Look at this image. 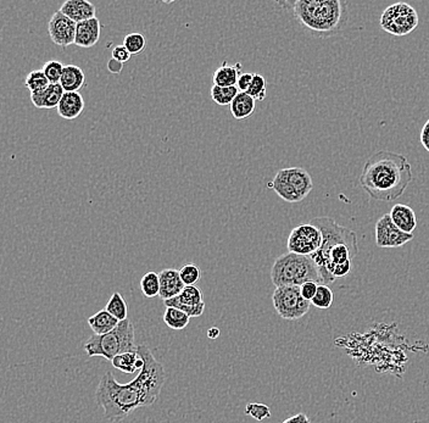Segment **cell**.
Returning <instances> with one entry per match:
<instances>
[{"instance_id":"obj_1","label":"cell","mask_w":429,"mask_h":423,"mask_svg":"<svg viewBox=\"0 0 429 423\" xmlns=\"http://www.w3.org/2000/svg\"><path fill=\"white\" fill-rule=\"evenodd\" d=\"M137 352L144 366L132 382L117 383L114 374L107 372L98 384L95 401L109 421H122L133 411L153 405L166 382L164 366L156 360L151 349L138 345Z\"/></svg>"},{"instance_id":"obj_2","label":"cell","mask_w":429,"mask_h":423,"mask_svg":"<svg viewBox=\"0 0 429 423\" xmlns=\"http://www.w3.org/2000/svg\"><path fill=\"white\" fill-rule=\"evenodd\" d=\"M412 182V166L406 156L396 153H375L363 165L360 184L372 199L396 201Z\"/></svg>"},{"instance_id":"obj_3","label":"cell","mask_w":429,"mask_h":423,"mask_svg":"<svg viewBox=\"0 0 429 423\" xmlns=\"http://www.w3.org/2000/svg\"><path fill=\"white\" fill-rule=\"evenodd\" d=\"M311 225L322 233V246L311 255L319 270L323 285L336 281L334 268L336 265L353 261L358 254V237L354 231L343 227L327 216L312 218Z\"/></svg>"},{"instance_id":"obj_4","label":"cell","mask_w":429,"mask_h":423,"mask_svg":"<svg viewBox=\"0 0 429 423\" xmlns=\"http://www.w3.org/2000/svg\"><path fill=\"white\" fill-rule=\"evenodd\" d=\"M293 11L302 26L321 36L341 31L349 18L348 4L341 0H298Z\"/></svg>"},{"instance_id":"obj_5","label":"cell","mask_w":429,"mask_h":423,"mask_svg":"<svg viewBox=\"0 0 429 423\" xmlns=\"http://www.w3.org/2000/svg\"><path fill=\"white\" fill-rule=\"evenodd\" d=\"M271 281L276 288L284 285H300L306 282L322 283L314 258L306 255L287 253L274 260L271 268Z\"/></svg>"},{"instance_id":"obj_6","label":"cell","mask_w":429,"mask_h":423,"mask_svg":"<svg viewBox=\"0 0 429 423\" xmlns=\"http://www.w3.org/2000/svg\"><path fill=\"white\" fill-rule=\"evenodd\" d=\"M134 342V327L129 318L121 321L115 330L109 333L93 334L84 343V352L89 357H102L112 361L119 354L137 352Z\"/></svg>"},{"instance_id":"obj_7","label":"cell","mask_w":429,"mask_h":423,"mask_svg":"<svg viewBox=\"0 0 429 423\" xmlns=\"http://www.w3.org/2000/svg\"><path fill=\"white\" fill-rule=\"evenodd\" d=\"M272 303L279 316L287 321L300 320L310 310L311 303L301 295L300 287L284 285L276 288Z\"/></svg>"},{"instance_id":"obj_8","label":"cell","mask_w":429,"mask_h":423,"mask_svg":"<svg viewBox=\"0 0 429 423\" xmlns=\"http://www.w3.org/2000/svg\"><path fill=\"white\" fill-rule=\"evenodd\" d=\"M418 26L416 10L406 3L390 5L381 16V27L393 36H406Z\"/></svg>"},{"instance_id":"obj_9","label":"cell","mask_w":429,"mask_h":423,"mask_svg":"<svg viewBox=\"0 0 429 423\" xmlns=\"http://www.w3.org/2000/svg\"><path fill=\"white\" fill-rule=\"evenodd\" d=\"M322 233L319 228L309 223H302L294 228L288 238L289 253L311 256L322 246Z\"/></svg>"},{"instance_id":"obj_10","label":"cell","mask_w":429,"mask_h":423,"mask_svg":"<svg viewBox=\"0 0 429 423\" xmlns=\"http://www.w3.org/2000/svg\"><path fill=\"white\" fill-rule=\"evenodd\" d=\"M375 231L378 248H399L413 239V234H407L394 225L389 214L383 215L377 221Z\"/></svg>"},{"instance_id":"obj_11","label":"cell","mask_w":429,"mask_h":423,"mask_svg":"<svg viewBox=\"0 0 429 423\" xmlns=\"http://www.w3.org/2000/svg\"><path fill=\"white\" fill-rule=\"evenodd\" d=\"M166 308H175L186 312L189 317H199L205 310L203 293L196 285H186L181 294L176 298L165 300Z\"/></svg>"},{"instance_id":"obj_12","label":"cell","mask_w":429,"mask_h":423,"mask_svg":"<svg viewBox=\"0 0 429 423\" xmlns=\"http://www.w3.org/2000/svg\"><path fill=\"white\" fill-rule=\"evenodd\" d=\"M76 30H77V23L72 21L71 18L65 16L60 10L55 11L52 18L49 20V37L54 44L59 45L61 48H67L70 45L75 44Z\"/></svg>"},{"instance_id":"obj_13","label":"cell","mask_w":429,"mask_h":423,"mask_svg":"<svg viewBox=\"0 0 429 423\" xmlns=\"http://www.w3.org/2000/svg\"><path fill=\"white\" fill-rule=\"evenodd\" d=\"M277 174L286 179L290 186H292L298 194L302 198V201L314 188V183L311 179L310 174L300 167H289V169H279Z\"/></svg>"},{"instance_id":"obj_14","label":"cell","mask_w":429,"mask_h":423,"mask_svg":"<svg viewBox=\"0 0 429 423\" xmlns=\"http://www.w3.org/2000/svg\"><path fill=\"white\" fill-rule=\"evenodd\" d=\"M160 277V298L163 300H170L181 294L186 285L182 281L181 275L177 270L165 268L159 272Z\"/></svg>"},{"instance_id":"obj_15","label":"cell","mask_w":429,"mask_h":423,"mask_svg":"<svg viewBox=\"0 0 429 423\" xmlns=\"http://www.w3.org/2000/svg\"><path fill=\"white\" fill-rule=\"evenodd\" d=\"M59 10L76 23H83L90 18H97L95 5L87 0H66Z\"/></svg>"},{"instance_id":"obj_16","label":"cell","mask_w":429,"mask_h":423,"mask_svg":"<svg viewBox=\"0 0 429 423\" xmlns=\"http://www.w3.org/2000/svg\"><path fill=\"white\" fill-rule=\"evenodd\" d=\"M100 40V23L97 18L77 23L75 45L88 49L97 44Z\"/></svg>"},{"instance_id":"obj_17","label":"cell","mask_w":429,"mask_h":423,"mask_svg":"<svg viewBox=\"0 0 429 423\" xmlns=\"http://www.w3.org/2000/svg\"><path fill=\"white\" fill-rule=\"evenodd\" d=\"M65 90L61 85H49L45 90L31 94V102L37 109H58Z\"/></svg>"},{"instance_id":"obj_18","label":"cell","mask_w":429,"mask_h":423,"mask_svg":"<svg viewBox=\"0 0 429 423\" xmlns=\"http://www.w3.org/2000/svg\"><path fill=\"white\" fill-rule=\"evenodd\" d=\"M390 218L394 225L407 234H413L417 227L416 214L409 205L396 204L390 210Z\"/></svg>"},{"instance_id":"obj_19","label":"cell","mask_w":429,"mask_h":423,"mask_svg":"<svg viewBox=\"0 0 429 423\" xmlns=\"http://www.w3.org/2000/svg\"><path fill=\"white\" fill-rule=\"evenodd\" d=\"M58 114L65 120H75L84 110V99L80 92H65L59 104Z\"/></svg>"},{"instance_id":"obj_20","label":"cell","mask_w":429,"mask_h":423,"mask_svg":"<svg viewBox=\"0 0 429 423\" xmlns=\"http://www.w3.org/2000/svg\"><path fill=\"white\" fill-rule=\"evenodd\" d=\"M230 114L235 120H245L252 115L257 107V100L245 92H239L230 105Z\"/></svg>"},{"instance_id":"obj_21","label":"cell","mask_w":429,"mask_h":423,"mask_svg":"<svg viewBox=\"0 0 429 423\" xmlns=\"http://www.w3.org/2000/svg\"><path fill=\"white\" fill-rule=\"evenodd\" d=\"M87 322L94 334H98V335L109 333L111 330H115L119 323V321L116 320L115 317L112 316L110 312H107L105 309L95 312L93 316L89 317Z\"/></svg>"},{"instance_id":"obj_22","label":"cell","mask_w":429,"mask_h":423,"mask_svg":"<svg viewBox=\"0 0 429 423\" xmlns=\"http://www.w3.org/2000/svg\"><path fill=\"white\" fill-rule=\"evenodd\" d=\"M86 83V76L82 68L76 65H67L62 72L60 85L65 92H80Z\"/></svg>"},{"instance_id":"obj_23","label":"cell","mask_w":429,"mask_h":423,"mask_svg":"<svg viewBox=\"0 0 429 423\" xmlns=\"http://www.w3.org/2000/svg\"><path fill=\"white\" fill-rule=\"evenodd\" d=\"M240 64H237L235 66H228L227 63L222 64L221 66L213 72V85L218 87H235L238 82L240 73Z\"/></svg>"},{"instance_id":"obj_24","label":"cell","mask_w":429,"mask_h":423,"mask_svg":"<svg viewBox=\"0 0 429 423\" xmlns=\"http://www.w3.org/2000/svg\"><path fill=\"white\" fill-rule=\"evenodd\" d=\"M112 366L124 374H134L141 371L144 366V361L137 352H127L119 354L111 361Z\"/></svg>"},{"instance_id":"obj_25","label":"cell","mask_w":429,"mask_h":423,"mask_svg":"<svg viewBox=\"0 0 429 423\" xmlns=\"http://www.w3.org/2000/svg\"><path fill=\"white\" fill-rule=\"evenodd\" d=\"M269 188L274 189V192L288 203L295 204V203H300L302 201V198L298 194L297 191L278 174H276L274 179L269 183Z\"/></svg>"},{"instance_id":"obj_26","label":"cell","mask_w":429,"mask_h":423,"mask_svg":"<svg viewBox=\"0 0 429 423\" xmlns=\"http://www.w3.org/2000/svg\"><path fill=\"white\" fill-rule=\"evenodd\" d=\"M164 322L168 327L173 330H182L189 325V318L191 317L187 315L186 312L181 311L178 309L166 308L164 312Z\"/></svg>"},{"instance_id":"obj_27","label":"cell","mask_w":429,"mask_h":423,"mask_svg":"<svg viewBox=\"0 0 429 423\" xmlns=\"http://www.w3.org/2000/svg\"><path fill=\"white\" fill-rule=\"evenodd\" d=\"M107 312H110L112 316L115 317L116 320L121 321L127 320V314H129V305L124 302L122 295L119 294V292H115L111 295L109 302L105 308Z\"/></svg>"},{"instance_id":"obj_28","label":"cell","mask_w":429,"mask_h":423,"mask_svg":"<svg viewBox=\"0 0 429 423\" xmlns=\"http://www.w3.org/2000/svg\"><path fill=\"white\" fill-rule=\"evenodd\" d=\"M238 93L239 90L237 88V85L235 87L213 85V88H211V98L220 107L230 105Z\"/></svg>"},{"instance_id":"obj_29","label":"cell","mask_w":429,"mask_h":423,"mask_svg":"<svg viewBox=\"0 0 429 423\" xmlns=\"http://www.w3.org/2000/svg\"><path fill=\"white\" fill-rule=\"evenodd\" d=\"M141 290L146 298H155L160 295V277L156 272H146L141 280Z\"/></svg>"},{"instance_id":"obj_30","label":"cell","mask_w":429,"mask_h":423,"mask_svg":"<svg viewBox=\"0 0 429 423\" xmlns=\"http://www.w3.org/2000/svg\"><path fill=\"white\" fill-rule=\"evenodd\" d=\"M25 85L27 90H30V93L33 94L45 90L50 83L43 70H35L27 75Z\"/></svg>"},{"instance_id":"obj_31","label":"cell","mask_w":429,"mask_h":423,"mask_svg":"<svg viewBox=\"0 0 429 423\" xmlns=\"http://www.w3.org/2000/svg\"><path fill=\"white\" fill-rule=\"evenodd\" d=\"M333 302H334V294L332 290L328 285H319V290L315 298L311 300V305H314L315 308L326 310L332 306Z\"/></svg>"},{"instance_id":"obj_32","label":"cell","mask_w":429,"mask_h":423,"mask_svg":"<svg viewBox=\"0 0 429 423\" xmlns=\"http://www.w3.org/2000/svg\"><path fill=\"white\" fill-rule=\"evenodd\" d=\"M124 45L126 49L129 50L131 55L134 54L142 53L143 50L146 49V37L141 33H129L124 37Z\"/></svg>"},{"instance_id":"obj_33","label":"cell","mask_w":429,"mask_h":423,"mask_svg":"<svg viewBox=\"0 0 429 423\" xmlns=\"http://www.w3.org/2000/svg\"><path fill=\"white\" fill-rule=\"evenodd\" d=\"M64 68H65V66L60 61H57V60H50L48 63L45 64V66L42 67V70L45 72V75L48 78L50 85H58V83H60Z\"/></svg>"},{"instance_id":"obj_34","label":"cell","mask_w":429,"mask_h":423,"mask_svg":"<svg viewBox=\"0 0 429 423\" xmlns=\"http://www.w3.org/2000/svg\"><path fill=\"white\" fill-rule=\"evenodd\" d=\"M266 87H267V82H266L265 77L259 75V73H254L252 85H250V88L247 93L255 100L262 102L266 98V93H267Z\"/></svg>"},{"instance_id":"obj_35","label":"cell","mask_w":429,"mask_h":423,"mask_svg":"<svg viewBox=\"0 0 429 423\" xmlns=\"http://www.w3.org/2000/svg\"><path fill=\"white\" fill-rule=\"evenodd\" d=\"M180 275L184 285H195V283H198L200 280L201 272L194 263H187L180 270Z\"/></svg>"},{"instance_id":"obj_36","label":"cell","mask_w":429,"mask_h":423,"mask_svg":"<svg viewBox=\"0 0 429 423\" xmlns=\"http://www.w3.org/2000/svg\"><path fill=\"white\" fill-rule=\"evenodd\" d=\"M245 414L252 416V419L257 421H264L266 419H270L271 410L269 406L265 404H259V403H250L245 407Z\"/></svg>"},{"instance_id":"obj_37","label":"cell","mask_w":429,"mask_h":423,"mask_svg":"<svg viewBox=\"0 0 429 423\" xmlns=\"http://www.w3.org/2000/svg\"><path fill=\"white\" fill-rule=\"evenodd\" d=\"M317 290H319V285L316 282H306L304 285H300L301 295L310 303L317 293Z\"/></svg>"},{"instance_id":"obj_38","label":"cell","mask_w":429,"mask_h":423,"mask_svg":"<svg viewBox=\"0 0 429 423\" xmlns=\"http://www.w3.org/2000/svg\"><path fill=\"white\" fill-rule=\"evenodd\" d=\"M111 56L112 59H115L119 63L126 64L129 63V59H131V53H129V50L126 49V47L124 44L117 45L115 47L112 52H111Z\"/></svg>"},{"instance_id":"obj_39","label":"cell","mask_w":429,"mask_h":423,"mask_svg":"<svg viewBox=\"0 0 429 423\" xmlns=\"http://www.w3.org/2000/svg\"><path fill=\"white\" fill-rule=\"evenodd\" d=\"M252 78H254L252 73H242L239 76L238 82H237V88H238L239 92L247 93L250 88V85H252Z\"/></svg>"},{"instance_id":"obj_40","label":"cell","mask_w":429,"mask_h":423,"mask_svg":"<svg viewBox=\"0 0 429 423\" xmlns=\"http://www.w3.org/2000/svg\"><path fill=\"white\" fill-rule=\"evenodd\" d=\"M350 271H351V261L336 265V268H334V278L336 280V278H343V277L348 276Z\"/></svg>"},{"instance_id":"obj_41","label":"cell","mask_w":429,"mask_h":423,"mask_svg":"<svg viewBox=\"0 0 429 423\" xmlns=\"http://www.w3.org/2000/svg\"><path fill=\"white\" fill-rule=\"evenodd\" d=\"M421 144L429 153V120L425 122L423 129L421 131Z\"/></svg>"},{"instance_id":"obj_42","label":"cell","mask_w":429,"mask_h":423,"mask_svg":"<svg viewBox=\"0 0 429 423\" xmlns=\"http://www.w3.org/2000/svg\"><path fill=\"white\" fill-rule=\"evenodd\" d=\"M122 68H124V64L119 63L115 59L111 58L109 61H107V70L111 72V73H114V75H119L122 71Z\"/></svg>"},{"instance_id":"obj_43","label":"cell","mask_w":429,"mask_h":423,"mask_svg":"<svg viewBox=\"0 0 429 423\" xmlns=\"http://www.w3.org/2000/svg\"><path fill=\"white\" fill-rule=\"evenodd\" d=\"M282 423H310V419L305 414L300 412V414L294 415L289 419H284Z\"/></svg>"},{"instance_id":"obj_44","label":"cell","mask_w":429,"mask_h":423,"mask_svg":"<svg viewBox=\"0 0 429 423\" xmlns=\"http://www.w3.org/2000/svg\"><path fill=\"white\" fill-rule=\"evenodd\" d=\"M220 328H217V327H211V328H208V337L210 339H217L220 337Z\"/></svg>"}]
</instances>
